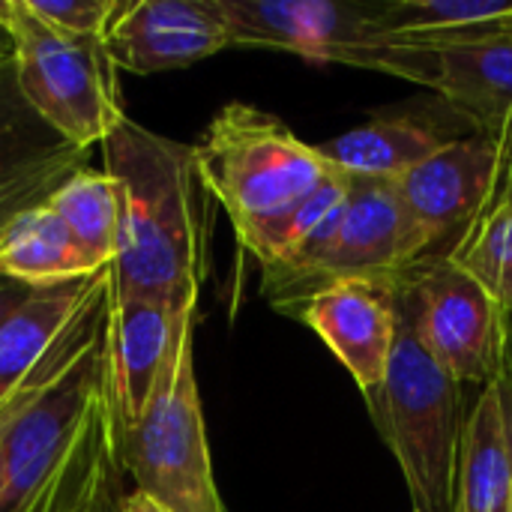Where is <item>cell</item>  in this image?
<instances>
[{
	"label": "cell",
	"mask_w": 512,
	"mask_h": 512,
	"mask_svg": "<svg viewBox=\"0 0 512 512\" xmlns=\"http://www.w3.org/2000/svg\"><path fill=\"white\" fill-rule=\"evenodd\" d=\"M105 174L123 192L120 249L111 264L117 297L198 306L207 279L210 192L192 144L126 120L102 141Z\"/></svg>",
	"instance_id": "obj_1"
},
{
	"label": "cell",
	"mask_w": 512,
	"mask_h": 512,
	"mask_svg": "<svg viewBox=\"0 0 512 512\" xmlns=\"http://www.w3.org/2000/svg\"><path fill=\"white\" fill-rule=\"evenodd\" d=\"M414 267L399 279V327L387 378L366 402L402 465L414 510L453 512L468 417L462 411V384L435 360L426 342Z\"/></svg>",
	"instance_id": "obj_2"
},
{
	"label": "cell",
	"mask_w": 512,
	"mask_h": 512,
	"mask_svg": "<svg viewBox=\"0 0 512 512\" xmlns=\"http://www.w3.org/2000/svg\"><path fill=\"white\" fill-rule=\"evenodd\" d=\"M192 150L210 198L237 237L288 210L336 171L315 144L246 102L225 105Z\"/></svg>",
	"instance_id": "obj_3"
},
{
	"label": "cell",
	"mask_w": 512,
	"mask_h": 512,
	"mask_svg": "<svg viewBox=\"0 0 512 512\" xmlns=\"http://www.w3.org/2000/svg\"><path fill=\"white\" fill-rule=\"evenodd\" d=\"M432 255V240L405 207L396 180L351 177L336 216L291 261L261 270L270 306L291 315L315 291L345 279L399 276Z\"/></svg>",
	"instance_id": "obj_4"
},
{
	"label": "cell",
	"mask_w": 512,
	"mask_h": 512,
	"mask_svg": "<svg viewBox=\"0 0 512 512\" xmlns=\"http://www.w3.org/2000/svg\"><path fill=\"white\" fill-rule=\"evenodd\" d=\"M195 315L183 327L144 417L123 429L120 459L135 489L168 512H228L222 504L195 378Z\"/></svg>",
	"instance_id": "obj_5"
},
{
	"label": "cell",
	"mask_w": 512,
	"mask_h": 512,
	"mask_svg": "<svg viewBox=\"0 0 512 512\" xmlns=\"http://www.w3.org/2000/svg\"><path fill=\"white\" fill-rule=\"evenodd\" d=\"M0 21L12 30L27 102L63 138L90 150L129 120L120 105L117 66L99 36H69L42 21L27 0H0Z\"/></svg>",
	"instance_id": "obj_6"
},
{
	"label": "cell",
	"mask_w": 512,
	"mask_h": 512,
	"mask_svg": "<svg viewBox=\"0 0 512 512\" xmlns=\"http://www.w3.org/2000/svg\"><path fill=\"white\" fill-rule=\"evenodd\" d=\"M348 66L423 84L483 132H495L512 114V30L501 21L435 36L375 39Z\"/></svg>",
	"instance_id": "obj_7"
},
{
	"label": "cell",
	"mask_w": 512,
	"mask_h": 512,
	"mask_svg": "<svg viewBox=\"0 0 512 512\" xmlns=\"http://www.w3.org/2000/svg\"><path fill=\"white\" fill-rule=\"evenodd\" d=\"M423 306V333L435 360L459 384L489 387L504 360L507 315L486 285L447 255H429L414 267Z\"/></svg>",
	"instance_id": "obj_8"
},
{
	"label": "cell",
	"mask_w": 512,
	"mask_h": 512,
	"mask_svg": "<svg viewBox=\"0 0 512 512\" xmlns=\"http://www.w3.org/2000/svg\"><path fill=\"white\" fill-rule=\"evenodd\" d=\"M231 48L291 51L312 63H351L378 39L381 0H216Z\"/></svg>",
	"instance_id": "obj_9"
},
{
	"label": "cell",
	"mask_w": 512,
	"mask_h": 512,
	"mask_svg": "<svg viewBox=\"0 0 512 512\" xmlns=\"http://www.w3.org/2000/svg\"><path fill=\"white\" fill-rule=\"evenodd\" d=\"M90 150L63 138L24 96L15 57L0 60V237L87 168Z\"/></svg>",
	"instance_id": "obj_10"
},
{
	"label": "cell",
	"mask_w": 512,
	"mask_h": 512,
	"mask_svg": "<svg viewBox=\"0 0 512 512\" xmlns=\"http://www.w3.org/2000/svg\"><path fill=\"white\" fill-rule=\"evenodd\" d=\"M399 279L402 273L333 282L291 312V318H300L321 336L366 399L381 390L393 357L399 327Z\"/></svg>",
	"instance_id": "obj_11"
},
{
	"label": "cell",
	"mask_w": 512,
	"mask_h": 512,
	"mask_svg": "<svg viewBox=\"0 0 512 512\" xmlns=\"http://www.w3.org/2000/svg\"><path fill=\"white\" fill-rule=\"evenodd\" d=\"M102 42L114 66L135 75L183 69L231 48L216 0L123 3Z\"/></svg>",
	"instance_id": "obj_12"
},
{
	"label": "cell",
	"mask_w": 512,
	"mask_h": 512,
	"mask_svg": "<svg viewBox=\"0 0 512 512\" xmlns=\"http://www.w3.org/2000/svg\"><path fill=\"white\" fill-rule=\"evenodd\" d=\"M495 162L498 135L474 129L465 138H450L441 150L396 180L405 207L432 240V249L450 237L456 243L489 189Z\"/></svg>",
	"instance_id": "obj_13"
},
{
	"label": "cell",
	"mask_w": 512,
	"mask_h": 512,
	"mask_svg": "<svg viewBox=\"0 0 512 512\" xmlns=\"http://www.w3.org/2000/svg\"><path fill=\"white\" fill-rule=\"evenodd\" d=\"M198 306H174L156 297H117L111 300V381L114 405L123 429L138 423L156 396V387L177 348L183 321Z\"/></svg>",
	"instance_id": "obj_14"
},
{
	"label": "cell",
	"mask_w": 512,
	"mask_h": 512,
	"mask_svg": "<svg viewBox=\"0 0 512 512\" xmlns=\"http://www.w3.org/2000/svg\"><path fill=\"white\" fill-rule=\"evenodd\" d=\"M495 135L498 162L489 189L444 255L486 285L501 312L512 318V114L495 129Z\"/></svg>",
	"instance_id": "obj_15"
},
{
	"label": "cell",
	"mask_w": 512,
	"mask_h": 512,
	"mask_svg": "<svg viewBox=\"0 0 512 512\" xmlns=\"http://www.w3.org/2000/svg\"><path fill=\"white\" fill-rule=\"evenodd\" d=\"M105 273L108 267L81 279L36 285L30 300L6 321L0 330V405L69 330Z\"/></svg>",
	"instance_id": "obj_16"
},
{
	"label": "cell",
	"mask_w": 512,
	"mask_h": 512,
	"mask_svg": "<svg viewBox=\"0 0 512 512\" xmlns=\"http://www.w3.org/2000/svg\"><path fill=\"white\" fill-rule=\"evenodd\" d=\"M512 501V459L498 381L483 387L459 447L453 512H495Z\"/></svg>",
	"instance_id": "obj_17"
},
{
	"label": "cell",
	"mask_w": 512,
	"mask_h": 512,
	"mask_svg": "<svg viewBox=\"0 0 512 512\" xmlns=\"http://www.w3.org/2000/svg\"><path fill=\"white\" fill-rule=\"evenodd\" d=\"M444 138L435 126L414 117H384L315 144L318 153L342 174L372 180H402L411 168L441 150Z\"/></svg>",
	"instance_id": "obj_18"
},
{
	"label": "cell",
	"mask_w": 512,
	"mask_h": 512,
	"mask_svg": "<svg viewBox=\"0 0 512 512\" xmlns=\"http://www.w3.org/2000/svg\"><path fill=\"white\" fill-rule=\"evenodd\" d=\"M45 207L63 222L96 270L114 264L123 228V192L111 174L84 168L66 180Z\"/></svg>",
	"instance_id": "obj_19"
},
{
	"label": "cell",
	"mask_w": 512,
	"mask_h": 512,
	"mask_svg": "<svg viewBox=\"0 0 512 512\" xmlns=\"http://www.w3.org/2000/svg\"><path fill=\"white\" fill-rule=\"evenodd\" d=\"M0 273L27 285H48L99 273L63 222L42 204L18 216L0 237Z\"/></svg>",
	"instance_id": "obj_20"
},
{
	"label": "cell",
	"mask_w": 512,
	"mask_h": 512,
	"mask_svg": "<svg viewBox=\"0 0 512 512\" xmlns=\"http://www.w3.org/2000/svg\"><path fill=\"white\" fill-rule=\"evenodd\" d=\"M512 15V0H381L378 39L435 36L498 24Z\"/></svg>",
	"instance_id": "obj_21"
},
{
	"label": "cell",
	"mask_w": 512,
	"mask_h": 512,
	"mask_svg": "<svg viewBox=\"0 0 512 512\" xmlns=\"http://www.w3.org/2000/svg\"><path fill=\"white\" fill-rule=\"evenodd\" d=\"M27 6L48 21L51 27L69 36H105L114 15L120 12V0H27Z\"/></svg>",
	"instance_id": "obj_22"
},
{
	"label": "cell",
	"mask_w": 512,
	"mask_h": 512,
	"mask_svg": "<svg viewBox=\"0 0 512 512\" xmlns=\"http://www.w3.org/2000/svg\"><path fill=\"white\" fill-rule=\"evenodd\" d=\"M36 291V285H27L21 279L3 276L0 273V330L6 327V321L30 300V294Z\"/></svg>",
	"instance_id": "obj_23"
},
{
	"label": "cell",
	"mask_w": 512,
	"mask_h": 512,
	"mask_svg": "<svg viewBox=\"0 0 512 512\" xmlns=\"http://www.w3.org/2000/svg\"><path fill=\"white\" fill-rule=\"evenodd\" d=\"M498 390H501V402H504V417H507V438H510V459H512V345H504V360H501V372H498ZM512 512V504H510Z\"/></svg>",
	"instance_id": "obj_24"
},
{
	"label": "cell",
	"mask_w": 512,
	"mask_h": 512,
	"mask_svg": "<svg viewBox=\"0 0 512 512\" xmlns=\"http://www.w3.org/2000/svg\"><path fill=\"white\" fill-rule=\"evenodd\" d=\"M123 468L120 471H114L108 480H105V486L99 489V495H96V501L90 504V510L87 512H120V498H123Z\"/></svg>",
	"instance_id": "obj_25"
},
{
	"label": "cell",
	"mask_w": 512,
	"mask_h": 512,
	"mask_svg": "<svg viewBox=\"0 0 512 512\" xmlns=\"http://www.w3.org/2000/svg\"><path fill=\"white\" fill-rule=\"evenodd\" d=\"M120 512H168L162 504H156L150 495H144V492H123V498H120Z\"/></svg>",
	"instance_id": "obj_26"
},
{
	"label": "cell",
	"mask_w": 512,
	"mask_h": 512,
	"mask_svg": "<svg viewBox=\"0 0 512 512\" xmlns=\"http://www.w3.org/2000/svg\"><path fill=\"white\" fill-rule=\"evenodd\" d=\"M9 57H15V39L6 21H0V60H9Z\"/></svg>",
	"instance_id": "obj_27"
},
{
	"label": "cell",
	"mask_w": 512,
	"mask_h": 512,
	"mask_svg": "<svg viewBox=\"0 0 512 512\" xmlns=\"http://www.w3.org/2000/svg\"><path fill=\"white\" fill-rule=\"evenodd\" d=\"M507 342L512 345V318H507Z\"/></svg>",
	"instance_id": "obj_28"
},
{
	"label": "cell",
	"mask_w": 512,
	"mask_h": 512,
	"mask_svg": "<svg viewBox=\"0 0 512 512\" xmlns=\"http://www.w3.org/2000/svg\"><path fill=\"white\" fill-rule=\"evenodd\" d=\"M501 24H504V27H507V30H512V15H507V18H504V21H501Z\"/></svg>",
	"instance_id": "obj_29"
},
{
	"label": "cell",
	"mask_w": 512,
	"mask_h": 512,
	"mask_svg": "<svg viewBox=\"0 0 512 512\" xmlns=\"http://www.w3.org/2000/svg\"><path fill=\"white\" fill-rule=\"evenodd\" d=\"M414 512H423V510H414Z\"/></svg>",
	"instance_id": "obj_30"
}]
</instances>
